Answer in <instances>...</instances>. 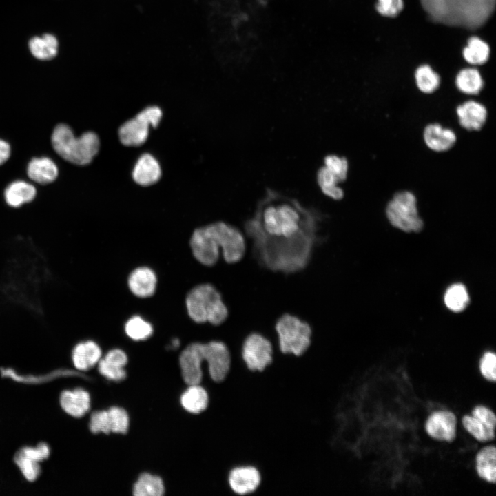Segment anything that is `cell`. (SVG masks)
<instances>
[{"label":"cell","instance_id":"ffe728a7","mask_svg":"<svg viewBox=\"0 0 496 496\" xmlns=\"http://www.w3.org/2000/svg\"><path fill=\"white\" fill-rule=\"evenodd\" d=\"M28 49L32 56L39 61H51L58 54L59 42L52 33L34 36L28 41Z\"/></svg>","mask_w":496,"mask_h":496},{"label":"cell","instance_id":"ab89813d","mask_svg":"<svg viewBox=\"0 0 496 496\" xmlns=\"http://www.w3.org/2000/svg\"><path fill=\"white\" fill-rule=\"evenodd\" d=\"M20 451L25 456L37 462L46 459L50 455V448L45 443H40L36 448L25 447Z\"/></svg>","mask_w":496,"mask_h":496},{"label":"cell","instance_id":"277c9868","mask_svg":"<svg viewBox=\"0 0 496 496\" xmlns=\"http://www.w3.org/2000/svg\"><path fill=\"white\" fill-rule=\"evenodd\" d=\"M51 142L54 151L61 157L78 165L90 163L100 147L99 136L94 132H87L75 137L71 128L63 123L54 127Z\"/></svg>","mask_w":496,"mask_h":496},{"label":"cell","instance_id":"8992f818","mask_svg":"<svg viewBox=\"0 0 496 496\" xmlns=\"http://www.w3.org/2000/svg\"><path fill=\"white\" fill-rule=\"evenodd\" d=\"M279 351L295 356L303 355L312 341L313 331L306 321L289 313L282 314L275 324Z\"/></svg>","mask_w":496,"mask_h":496},{"label":"cell","instance_id":"e0dca14e","mask_svg":"<svg viewBox=\"0 0 496 496\" xmlns=\"http://www.w3.org/2000/svg\"><path fill=\"white\" fill-rule=\"evenodd\" d=\"M161 176V169L158 161L150 154H143L133 168L134 182L141 186H149L158 182Z\"/></svg>","mask_w":496,"mask_h":496},{"label":"cell","instance_id":"9c48e42d","mask_svg":"<svg viewBox=\"0 0 496 496\" xmlns=\"http://www.w3.org/2000/svg\"><path fill=\"white\" fill-rule=\"evenodd\" d=\"M273 346L265 335L252 331L246 335L241 346V357L251 371H262L273 361Z\"/></svg>","mask_w":496,"mask_h":496},{"label":"cell","instance_id":"4fadbf2b","mask_svg":"<svg viewBox=\"0 0 496 496\" xmlns=\"http://www.w3.org/2000/svg\"><path fill=\"white\" fill-rule=\"evenodd\" d=\"M261 477L259 471L252 466H239L230 470L228 484L231 490L239 495L254 493L260 485Z\"/></svg>","mask_w":496,"mask_h":496},{"label":"cell","instance_id":"e575fe53","mask_svg":"<svg viewBox=\"0 0 496 496\" xmlns=\"http://www.w3.org/2000/svg\"><path fill=\"white\" fill-rule=\"evenodd\" d=\"M89 424L90 430L92 433H112L111 419L107 410L93 412Z\"/></svg>","mask_w":496,"mask_h":496},{"label":"cell","instance_id":"8fae6325","mask_svg":"<svg viewBox=\"0 0 496 496\" xmlns=\"http://www.w3.org/2000/svg\"><path fill=\"white\" fill-rule=\"evenodd\" d=\"M465 429L480 442L495 438L496 417L488 408L477 406L472 411V416L465 415L462 418Z\"/></svg>","mask_w":496,"mask_h":496},{"label":"cell","instance_id":"ba28073f","mask_svg":"<svg viewBox=\"0 0 496 496\" xmlns=\"http://www.w3.org/2000/svg\"><path fill=\"white\" fill-rule=\"evenodd\" d=\"M163 116L158 106H149L134 118L125 122L118 129L121 143L128 147L143 145L148 138L150 127H156Z\"/></svg>","mask_w":496,"mask_h":496},{"label":"cell","instance_id":"30bf717a","mask_svg":"<svg viewBox=\"0 0 496 496\" xmlns=\"http://www.w3.org/2000/svg\"><path fill=\"white\" fill-rule=\"evenodd\" d=\"M200 351L210 379L214 382L223 381L229 371L231 362L227 344L220 340H212L200 343Z\"/></svg>","mask_w":496,"mask_h":496},{"label":"cell","instance_id":"60d3db41","mask_svg":"<svg viewBox=\"0 0 496 496\" xmlns=\"http://www.w3.org/2000/svg\"><path fill=\"white\" fill-rule=\"evenodd\" d=\"M10 147L9 144L0 139V165L3 164L10 157Z\"/></svg>","mask_w":496,"mask_h":496},{"label":"cell","instance_id":"d6a6232c","mask_svg":"<svg viewBox=\"0 0 496 496\" xmlns=\"http://www.w3.org/2000/svg\"><path fill=\"white\" fill-rule=\"evenodd\" d=\"M14 462L27 480L33 482L38 478L41 473L39 462L25 456L20 451L16 454Z\"/></svg>","mask_w":496,"mask_h":496},{"label":"cell","instance_id":"d590c367","mask_svg":"<svg viewBox=\"0 0 496 496\" xmlns=\"http://www.w3.org/2000/svg\"><path fill=\"white\" fill-rule=\"evenodd\" d=\"M112 424V433H126L129 427V416L121 407L112 406L108 410Z\"/></svg>","mask_w":496,"mask_h":496},{"label":"cell","instance_id":"ac0fdd59","mask_svg":"<svg viewBox=\"0 0 496 496\" xmlns=\"http://www.w3.org/2000/svg\"><path fill=\"white\" fill-rule=\"evenodd\" d=\"M156 282L153 270L147 267H141L132 271L127 282L132 293L140 298H147L154 294Z\"/></svg>","mask_w":496,"mask_h":496},{"label":"cell","instance_id":"52a82bcc","mask_svg":"<svg viewBox=\"0 0 496 496\" xmlns=\"http://www.w3.org/2000/svg\"><path fill=\"white\" fill-rule=\"evenodd\" d=\"M386 214L390 223L406 232H418L423 227L415 195L409 191L397 192L388 203Z\"/></svg>","mask_w":496,"mask_h":496},{"label":"cell","instance_id":"7c38bea8","mask_svg":"<svg viewBox=\"0 0 496 496\" xmlns=\"http://www.w3.org/2000/svg\"><path fill=\"white\" fill-rule=\"evenodd\" d=\"M179 363L185 382L189 386L200 384L203 377L200 342L189 344L180 353Z\"/></svg>","mask_w":496,"mask_h":496},{"label":"cell","instance_id":"484cf974","mask_svg":"<svg viewBox=\"0 0 496 496\" xmlns=\"http://www.w3.org/2000/svg\"><path fill=\"white\" fill-rule=\"evenodd\" d=\"M164 492L162 479L147 473L139 476L133 487V494L136 496H161Z\"/></svg>","mask_w":496,"mask_h":496},{"label":"cell","instance_id":"cb8c5ba5","mask_svg":"<svg viewBox=\"0 0 496 496\" xmlns=\"http://www.w3.org/2000/svg\"><path fill=\"white\" fill-rule=\"evenodd\" d=\"M36 194V189L32 185L24 181H15L6 188L4 196L8 205L19 208L32 201Z\"/></svg>","mask_w":496,"mask_h":496},{"label":"cell","instance_id":"1f68e13d","mask_svg":"<svg viewBox=\"0 0 496 496\" xmlns=\"http://www.w3.org/2000/svg\"><path fill=\"white\" fill-rule=\"evenodd\" d=\"M125 331L131 339L143 340L151 336L153 333V327L150 323L141 317L134 316L127 321Z\"/></svg>","mask_w":496,"mask_h":496},{"label":"cell","instance_id":"f35d334b","mask_svg":"<svg viewBox=\"0 0 496 496\" xmlns=\"http://www.w3.org/2000/svg\"><path fill=\"white\" fill-rule=\"evenodd\" d=\"M403 8L402 0H378L376 4L378 12L386 17H395Z\"/></svg>","mask_w":496,"mask_h":496},{"label":"cell","instance_id":"9a60e30c","mask_svg":"<svg viewBox=\"0 0 496 496\" xmlns=\"http://www.w3.org/2000/svg\"><path fill=\"white\" fill-rule=\"evenodd\" d=\"M456 113L459 125L469 131L480 130L484 125L488 115L486 107L473 100L458 105Z\"/></svg>","mask_w":496,"mask_h":496},{"label":"cell","instance_id":"44dd1931","mask_svg":"<svg viewBox=\"0 0 496 496\" xmlns=\"http://www.w3.org/2000/svg\"><path fill=\"white\" fill-rule=\"evenodd\" d=\"M60 403L64 411L74 417H81L88 412L90 408V397L83 389L62 392Z\"/></svg>","mask_w":496,"mask_h":496},{"label":"cell","instance_id":"4316f807","mask_svg":"<svg viewBox=\"0 0 496 496\" xmlns=\"http://www.w3.org/2000/svg\"><path fill=\"white\" fill-rule=\"evenodd\" d=\"M457 87L466 94H477L483 87L484 81L479 71L474 68L461 70L455 79Z\"/></svg>","mask_w":496,"mask_h":496},{"label":"cell","instance_id":"6da1fadb","mask_svg":"<svg viewBox=\"0 0 496 496\" xmlns=\"http://www.w3.org/2000/svg\"><path fill=\"white\" fill-rule=\"evenodd\" d=\"M323 220L320 211L270 190L244 228L260 266L290 274L306 269L315 249L325 242Z\"/></svg>","mask_w":496,"mask_h":496},{"label":"cell","instance_id":"4dcf8cb0","mask_svg":"<svg viewBox=\"0 0 496 496\" xmlns=\"http://www.w3.org/2000/svg\"><path fill=\"white\" fill-rule=\"evenodd\" d=\"M415 78L418 89L425 94L435 92L440 83V76L426 65H422L417 69Z\"/></svg>","mask_w":496,"mask_h":496},{"label":"cell","instance_id":"74e56055","mask_svg":"<svg viewBox=\"0 0 496 496\" xmlns=\"http://www.w3.org/2000/svg\"><path fill=\"white\" fill-rule=\"evenodd\" d=\"M480 371L488 380H496V355L492 352H486L480 360Z\"/></svg>","mask_w":496,"mask_h":496},{"label":"cell","instance_id":"83f0119b","mask_svg":"<svg viewBox=\"0 0 496 496\" xmlns=\"http://www.w3.org/2000/svg\"><path fill=\"white\" fill-rule=\"evenodd\" d=\"M490 48L487 43L477 37H471L467 46L464 49L463 55L466 61L473 65H481L487 61Z\"/></svg>","mask_w":496,"mask_h":496},{"label":"cell","instance_id":"3957f363","mask_svg":"<svg viewBox=\"0 0 496 496\" xmlns=\"http://www.w3.org/2000/svg\"><path fill=\"white\" fill-rule=\"evenodd\" d=\"M431 18L442 24L475 29L493 12L495 0H421Z\"/></svg>","mask_w":496,"mask_h":496},{"label":"cell","instance_id":"603a6c76","mask_svg":"<svg viewBox=\"0 0 496 496\" xmlns=\"http://www.w3.org/2000/svg\"><path fill=\"white\" fill-rule=\"evenodd\" d=\"M180 402L188 412L198 414L207 409L209 404L208 391L200 384L189 385L182 394Z\"/></svg>","mask_w":496,"mask_h":496},{"label":"cell","instance_id":"d4e9b609","mask_svg":"<svg viewBox=\"0 0 496 496\" xmlns=\"http://www.w3.org/2000/svg\"><path fill=\"white\" fill-rule=\"evenodd\" d=\"M476 469L480 477L488 482L496 480V449L493 446L482 448L476 456Z\"/></svg>","mask_w":496,"mask_h":496},{"label":"cell","instance_id":"f546056e","mask_svg":"<svg viewBox=\"0 0 496 496\" xmlns=\"http://www.w3.org/2000/svg\"><path fill=\"white\" fill-rule=\"evenodd\" d=\"M469 302V296L466 287L462 284L451 285L444 295L446 306L454 312L464 309Z\"/></svg>","mask_w":496,"mask_h":496},{"label":"cell","instance_id":"d6986e66","mask_svg":"<svg viewBox=\"0 0 496 496\" xmlns=\"http://www.w3.org/2000/svg\"><path fill=\"white\" fill-rule=\"evenodd\" d=\"M100 347L92 340L78 342L72 349V360L76 369L86 371L99 362L101 357Z\"/></svg>","mask_w":496,"mask_h":496},{"label":"cell","instance_id":"836d02e7","mask_svg":"<svg viewBox=\"0 0 496 496\" xmlns=\"http://www.w3.org/2000/svg\"><path fill=\"white\" fill-rule=\"evenodd\" d=\"M98 369L102 375L110 380L121 381L126 378L123 366L105 358L99 361Z\"/></svg>","mask_w":496,"mask_h":496},{"label":"cell","instance_id":"5bb4252c","mask_svg":"<svg viewBox=\"0 0 496 496\" xmlns=\"http://www.w3.org/2000/svg\"><path fill=\"white\" fill-rule=\"evenodd\" d=\"M456 417L451 411H438L432 413L427 419L425 428L432 437L451 442L456 435Z\"/></svg>","mask_w":496,"mask_h":496},{"label":"cell","instance_id":"7402d4cb","mask_svg":"<svg viewBox=\"0 0 496 496\" xmlns=\"http://www.w3.org/2000/svg\"><path fill=\"white\" fill-rule=\"evenodd\" d=\"M27 173L33 181L46 185L55 180L58 176V169L49 158H34L28 164Z\"/></svg>","mask_w":496,"mask_h":496},{"label":"cell","instance_id":"2e32d148","mask_svg":"<svg viewBox=\"0 0 496 496\" xmlns=\"http://www.w3.org/2000/svg\"><path fill=\"white\" fill-rule=\"evenodd\" d=\"M423 138L426 145L437 152L449 150L457 141V136L453 130L443 127L437 123L426 125L424 130Z\"/></svg>","mask_w":496,"mask_h":496},{"label":"cell","instance_id":"7a4b0ae2","mask_svg":"<svg viewBox=\"0 0 496 496\" xmlns=\"http://www.w3.org/2000/svg\"><path fill=\"white\" fill-rule=\"evenodd\" d=\"M195 258L212 266L219 258L220 248L224 260L230 264L239 262L246 251L245 237L240 229L224 222H216L196 229L190 239Z\"/></svg>","mask_w":496,"mask_h":496},{"label":"cell","instance_id":"5b68a950","mask_svg":"<svg viewBox=\"0 0 496 496\" xmlns=\"http://www.w3.org/2000/svg\"><path fill=\"white\" fill-rule=\"evenodd\" d=\"M186 307L189 317L197 323L219 325L229 314L220 292L209 283L199 285L188 293Z\"/></svg>","mask_w":496,"mask_h":496},{"label":"cell","instance_id":"f1b7e54d","mask_svg":"<svg viewBox=\"0 0 496 496\" xmlns=\"http://www.w3.org/2000/svg\"><path fill=\"white\" fill-rule=\"evenodd\" d=\"M318 183L323 193L327 196L340 200L344 196V192L338 186L340 181L327 167L323 166L318 172Z\"/></svg>","mask_w":496,"mask_h":496},{"label":"cell","instance_id":"8d00e7d4","mask_svg":"<svg viewBox=\"0 0 496 496\" xmlns=\"http://www.w3.org/2000/svg\"><path fill=\"white\" fill-rule=\"evenodd\" d=\"M324 162V167L332 172L340 182L347 178L349 165L345 158L331 154L325 157Z\"/></svg>","mask_w":496,"mask_h":496}]
</instances>
